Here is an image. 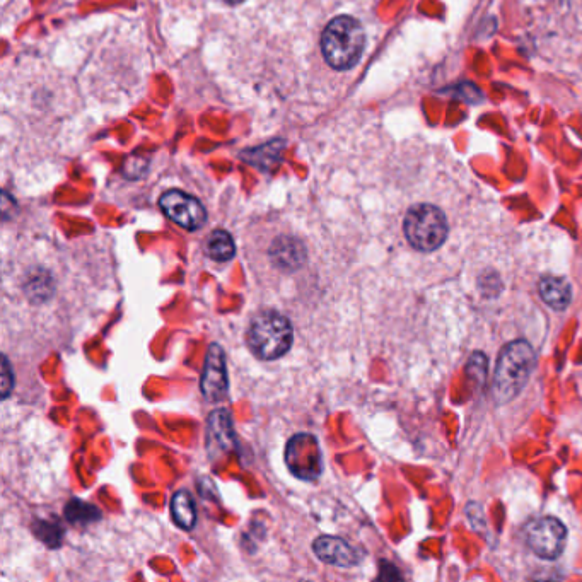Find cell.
Listing matches in <instances>:
<instances>
[{
  "label": "cell",
  "mask_w": 582,
  "mask_h": 582,
  "mask_svg": "<svg viewBox=\"0 0 582 582\" xmlns=\"http://www.w3.org/2000/svg\"><path fill=\"white\" fill-rule=\"evenodd\" d=\"M222 2H226V4H231V6H236V4H241L243 0H222Z\"/></svg>",
  "instance_id": "7402d4cb"
},
{
  "label": "cell",
  "mask_w": 582,
  "mask_h": 582,
  "mask_svg": "<svg viewBox=\"0 0 582 582\" xmlns=\"http://www.w3.org/2000/svg\"><path fill=\"white\" fill-rule=\"evenodd\" d=\"M205 444H207L210 458H217V456L221 458L222 454L233 451L236 446L233 419L226 408H217L209 415Z\"/></svg>",
  "instance_id": "9c48e42d"
},
{
  "label": "cell",
  "mask_w": 582,
  "mask_h": 582,
  "mask_svg": "<svg viewBox=\"0 0 582 582\" xmlns=\"http://www.w3.org/2000/svg\"><path fill=\"white\" fill-rule=\"evenodd\" d=\"M313 552L321 562L335 565V567H344V569L354 567L361 560L356 548L350 547L349 543L338 536H320L313 543Z\"/></svg>",
  "instance_id": "8fae6325"
},
{
  "label": "cell",
  "mask_w": 582,
  "mask_h": 582,
  "mask_svg": "<svg viewBox=\"0 0 582 582\" xmlns=\"http://www.w3.org/2000/svg\"><path fill=\"white\" fill-rule=\"evenodd\" d=\"M24 289H26L28 297L33 299L35 303H43L52 294V280L48 279V277L45 279V274L41 272L36 277H30Z\"/></svg>",
  "instance_id": "e0dca14e"
},
{
  "label": "cell",
  "mask_w": 582,
  "mask_h": 582,
  "mask_svg": "<svg viewBox=\"0 0 582 582\" xmlns=\"http://www.w3.org/2000/svg\"><path fill=\"white\" fill-rule=\"evenodd\" d=\"M565 540L567 530L557 518L535 519L526 526V543L540 559H559L564 552Z\"/></svg>",
  "instance_id": "8992f818"
},
{
  "label": "cell",
  "mask_w": 582,
  "mask_h": 582,
  "mask_svg": "<svg viewBox=\"0 0 582 582\" xmlns=\"http://www.w3.org/2000/svg\"><path fill=\"white\" fill-rule=\"evenodd\" d=\"M287 468L301 480H315L323 472L321 449L313 434H296L291 437L286 448Z\"/></svg>",
  "instance_id": "5b68a950"
},
{
  "label": "cell",
  "mask_w": 582,
  "mask_h": 582,
  "mask_svg": "<svg viewBox=\"0 0 582 582\" xmlns=\"http://www.w3.org/2000/svg\"><path fill=\"white\" fill-rule=\"evenodd\" d=\"M159 207L163 210L169 221L187 231H197L207 221V212L198 198L181 192V190H169L159 198Z\"/></svg>",
  "instance_id": "52a82bcc"
},
{
  "label": "cell",
  "mask_w": 582,
  "mask_h": 582,
  "mask_svg": "<svg viewBox=\"0 0 582 582\" xmlns=\"http://www.w3.org/2000/svg\"><path fill=\"white\" fill-rule=\"evenodd\" d=\"M268 257L282 272H296L306 263L308 251L301 239L294 236H279L270 246Z\"/></svg>",
  "instance_id": "30bf717a"
},
{
  "label": "cell",
  "mask_w": 582,
  "mask_h": 582,
  "mask_svg": "<svg viewBox=\"0 0 582 582\" xmlns=\"http://www.w3.org/2000/svg\"><path fill=\"white\" fill-rule=\"evenodd\" d=\"M538 291H540V297H542L543 303L552 309H557V311H562V309L567 308L571 304L572 287L562 277H553V275L543 277L540 280Z\"/></svg>",
  "instance_id": "7c38bea8"
},
{
  "label": "cell",
  "mask_w": 582,
  "mask_h": 582,
  "mask_svg": "<svg viewBox=\"0 0 582 582\" xmlns=\"http://www.w3.org/2000/svg\"><path fill=\"white\" fill-rule=\"evenodd\" d=\"M366 33L361 23L350 16L332 19L321 36V52L330 67L349 70L361 59Z\"/></svg>",
  "instance_id": "7a4b0ae2"
},
{
  "label": "cell",
  "mask_w": 582,
  "mask_h": 582,
  "mask_svg": "<svg viewBox=\"0 0 582 582\" xmlns=\"http://www.w3.org/2000/svg\"><path fill=\"white\" fill-rule=\"evenodd\" d=\"M294 330L291 321L277 311H263L251 321L246 342L262 361H275L291 350Z\"/></svg>",
  "instance_id": "3957f363"
},
{
  "label": "cell",
  "mask_w": 582,
  "mask_h": 582,
  "mask_svg": "<svg viewBox=\"0 0 582 582\" xmlns=\"http://www.w3.org/2000/svg\"><path fill=\"white\" fill-rule=\"evenodd\" d=\"M487 367V357L482 352H475L466 364V376L482 385L487 378Z\"/></svg>",
  "instance_id": "ac0fdd59"
},
{
  "label": "cell",
  "mask_w": 582,
  "mask_h": 582,
  "mask_svg": "<svg viewBox=\"0 0 582 582\" xmlns=\"http://www.w3.org/2000/svg\"><path fill=\"white\" fill-rule=\"evenodd\" d=\"M536 352L526 340H514L499 354L494 374V400L506 405L523 391L531 373L535 371Z\"/></svg>",
  "instance_id": "6da1fadb"
},
{
  "label": "cell",
  "mask_w": 582,
  "mask_h": 582,
  "mask_svg": "<svg viewBox=\"0 0 582 582\" xmlns=\"http://www.w3.org/2000/svg\"><path fill=\"white\" fill-rule=\"evenodd\" d=\"M33 531L35 535L40 538L41 542L48 545L50 548L60 547V543L64 540V528L60 526L57 519H38L33 524Z\"/></svg>",
  "instance_id": "2e32d148"
},
{
  "label": "cell",
  "mask_w": 582,
  "mask_h": 582,
  "mask_svg": "<svg viewBox=\"0 0 582 582\" xmlns=\"http://www.w3.org/2000/svg\"><path fill=\"white\" fill-rule=\"evenodd\" d=\"M12 386H14V374H12L7 357H4V364H2V398L4 400L11 395Z\"/></svg>",
  "instance_id": "ffe728a7"
},
{
  "label": "cell",
  "mask_w": 582,
  "mask_h": 582,
  "mask_svg": "<svg viewBox=\"0 0 582 582\" xmlns=\"http://www.w3.org/2000/svg\"><path fill=\"white\" fill-rule=\"evenodd\" d=\"M379 581H400L402 574L398 572L395 565L388 564V562H381V569H379Z\"/></svg>",
  "instance_id": "44dd1931"
},
{
  "label": "cell",
  "mask_w": 582,
  "mask_h": 582,
  "mask_svg": "<svg viewBox=\"0 0 582 582\" xmlns=\"http://www.w3.org/2000/svg\"><path fill=\"white\" fill-rule=\"evenodd\" d=\"M200 390L205 400L210 403H219L227 396L229 379H227L226 354L221 345L212 344L207 350L204 373L200 379Z\"/></svg>",
  "instance_id": "ba28073f"
},
{
  "label": "cell",
  "mask_w": 582,
  "mask_h": 582,
  "mask_svg": "<svg viewBox=\"0 0 582 582\" xmlns=\"http://www.w3.org/2000/svg\"><path fill=\"white\" fill-rule=\"evenodd\" d=\"M478 287H480V291H482L484 296H499V292L502 291L501 277L495 274V272H485L478 279Z\"/></svg>",
  "instance_id": "d6986e66"
},
{
  "label": "cell",
  "mask_w": 582,
  "mask_h": 582,
  "mask_svg": "<svg viewBox=\"0 0 582 582\" xmlns=\"http://www.w3.org/2000/svg\"><path fill=\"white\" fill-rule=\"evenodd\" d=\"M205 251L214 262H229V260H233L234 253H236L233 236L227 231L217 229L207 239Z\"/></svg>",
  "instance_id": "5bb4252c"
},
{
  "label": "cell",
  "mask_w": 582,
  "mask_h": 582,
  "mask_svg": "<svg viewBox=\"0 0 582 582\" xmlns=\"http://www.w3.org/2000/svg\"><path fill=\"white\" fill-rule=\"evenodd\" d=\"M171 516L183 530H192L197 524V507L188 490H178L171 499Z\"/></svg>",
  "instance_id": "4fadbf2b"
},
{
  "label": "cell",
  "mask_w": 582,
  "mask_h": 582,
  "mask_svg": "<svg viewBox=\"0 0 582 582\" xmlns=\"http://www.w3.org/2000/svg\"><path fill=\"white\" fill-rule=\"evenodd\" d=\"M64 514L65 519L74 526H88L101 518L98 507L89 504V502L79 501V499L67 502Z\"/></svg>",
  "instance_id": "9a60e30c"
},
{
  "label": "cell",
  "mask_w": 582,
  "mask_h": 582,
  "mask_svg": "<svg viewBox=\"0 0 582 582\" xmlns=\"http://www.w3.org/2000/svg\"><path fill=\"white\" fill-rule=\"evenodd\" d=\"M403 233L415 250L431 253L439 250L448 238V221L436 205H414L403 221Z\"/></svg>",
  "instance_id": "277c9868"
}]
</instances>
